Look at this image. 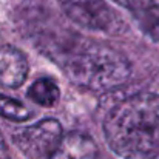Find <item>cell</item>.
<instances>
[{
    "instance_id": "6da1fadb",
    "label": "cell",
    "mask_w": 159,
    "mask_h": 159,
    "mask_svg": "<svg viewBox=\"0 0 159 159\" xmlns=\"http://www.w3.org/2000/svg\"><path fill=\"white\" fill-rule=\"evenodd\" d=\"M105 139L124 158L147 155L159 148V88L134 93L107 113Z\"/></svg>"
},
{
    "instance_id": "7a4b0ae2",
    "label": "cell",
    "mask_w": 159,
    "mask_h": 159,
    "mask_svg": "<svg viewBox=\"0 0 159 159\" xmlns=\"http://www.w3.org/2000/svg\"><path fill=\"white\" fill-rule=\"evenodd\" d=\"M63 71L77 87L91 91H108L130 77L131 65L117 50L90 42L66 56Z\"/></svg>"
},
{
    "instance_id": "3957f363",
    "label": "cell",
    "mask_w": 159,
    "mask_h": 159,
    "mask_svg": "<svg viewBox=\"0 0 159 159\" xmlns=\"http://www.w3.org/2000/svg\"><path fill=\"white\" fill-rule=\"evenodd\" d=\"M14 144L28 159H51L63 139L59 120L47 117L12 134Z\"/></svg>"
},
{
    "instance_id": "277c9868",
    "label": "cell",
    "mask_w": 159,
    "mask_h": 159,
    "mask_svg": "<svg viewBox=\"0 0 159 159\" xmlns=\"http://www.w3.org/2000/svg\"><path fill=\"white\" fill-rule=\"evenodd\" d=\"M65 14L87 30L117 33L122 26L119 16L105 0H57Z\"/></svg>"
},
{
    "instance_id": "5b68a950",
    "label": "cell",
    "mask_w": 159,
    "mask_h": 159,
    "mask_svg": "<svg viewBox=\"0 0 159 159\" xmlns=\"http://www.w3.org/2000/svg\"><path fill=\"white\" fill-rule=\"evenodd\" d=\"M26 76V57L11 45H0V84L9 88H16L25 82Z\"/></svg>"
},
{
    "instance_id": "8992f818",
    "label": "cell",
    "mask_w": 159,
    "mask_h": 159,
    "mask_svg": "<svg viewBox=\"0 0 159 159\" xmlns=\"http://www.w3.org/2000/svg\"><path fill=\"white\" fill-rule=\"evenodd\" d=\"M51 159H99V150L91 138L71 131L63 134V139Z\"/></svg>"
},
{
    "instance_id": "52a82bcc",
    "label": "cell",
    "mask_w": 159,
    "mask_h": 159,
    "mask_svg": "<svg viewBox=\"0 0 159 159\" xmlns=\"http://www.w3.org/2000/svg\"><path fill=\"white\" fill-rule=\"evenodd\" d=\"M28 98L40 107H54L59 102L60 91L54 80L40 77L28 88Z\"/></svg>"
},
{
    "instance_id": "ba28073f",
    "label": "cell",
    "mask_w": 159,
    "mask_h": 159,
    "mask_svg": "<svg viewBox=\"0 0 159 159\" xmlns=\"http://www.w3.org/2000/svg\"><path fill=\"white\" fill-rule=\"evenodd\" d=\"M33 114H34L33 110L28 108L25 104H22L20 101L0 94V116L6 117L8 120L23 122L28 120Z\"/></svg>"
},
{
    "instance_id": "9c48e42d",
    "label": "cell",
    "mask_w": 159,
    "mask_h": 159,
    "mask_svg": "<svg viewBox=\"0 0 159 159\" xmlns=\"http://www.w3.org/2000/svg\"><path fill=\"white\" fill-rule=\"evenodd\" d=\"M114 2L133 11H150L159 8V0H114Z\"/></svg>"
},
{
    "instance_id": "30bf717a",
    "label": "cell",
    "mask_w": 159,
    "mask_h": 159,
    "mask_svg": "<svg viewBox=\"0 0 159 159\" xmlns=\"http://www.w3.org/2000/svg\"><path fill=\"white\" fill-rule=\"evenodd\" d=\"M147 12V22L144 25V30L147 31V34H150L155 40H159V8L158 9H150V11H144Z\"/></svg>"
},
{
    "instance_id": "8fae6325",
    "label": "cell",
    "mask_w": 159,
    "mask_h": 159,
    "mask_svg": "<svg viewBox=\"0 0 159 159\" xmlns=\"http://www.w3.org/2000/svg\"><path fill=\"white\" fill-rule=\"evenodd\" d=\"M5 152H6V145H5V141H3V138H2V134H0V156H2Z\"/></svg>"
},
{
    "instance_id": "7c38bea8",
    "label": "cell",
    "mask_w": 159,
    "mask_h": 159,
    "mask_svg": "<svg viewBox=\"0 0 159 159\" xmlns=\"http://www.w3.org/2000/svg\"><path fill=\"white\" fill-rule=\"evenodd\" d=\"M153 159H159V155H158V156H155V158H153Z\"/></svg>"
}]
</instances>
